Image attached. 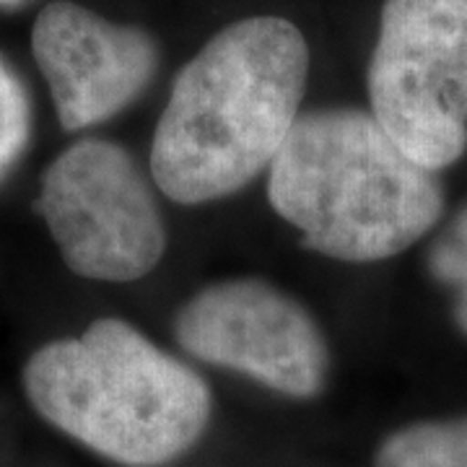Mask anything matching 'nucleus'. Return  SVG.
I'll list each match as a JSON object with an SVG mask.
<instances>
[{"label":"nucleus","instance_id":"f257e3e1","mask_svg":"<svg viewBox=\"0 0 467 467\" xmlns=\"http://www.w3.org/2000/svg\"><path fill=\"white\" fill-rule=\"evenodd\" d=\"M309 47L296 24L252 16L177 73L150 143L153 184L180 205L239 192L275 161L301 115Z\"/></svg>","mask_w":467,"mask_h":467},{"label":"nucleus","instance_id":"f03ea898","mask_svg":"<svg viewBox=\"0 0 467 467\" xmlns=\"http://www.w3.org/2000/svg\"><path fill=\"white\" fill-rule=\"evenodd\" d=\"M267 171L275 213L340 263L400 254L434 229L447 202L439 174L353 107L301 112Z\"/></svg>","mask_w":467,"mask_h":467},{"label":"nucleus","instance_id":"7ed1b4c3","mask_svg":"<svg viewBox=\"0 0 467 467\" xmlns=\"http://www.w3.org/2000/svg\"><path fill=\"white\" fill-rule=\"evenodd\" d=\"M24 387L52 426L128 467L171 462L211 420V387L201 374L115 317L36 350Z\"/></svg>","mask_w":467,"mask_h":467},{"label":"nucleus","instance_id":"20e7f679","mask_svg":"<svg viewBox=\"0 0 467 467\" xmlns=\"http://www.w3.org/2000/svg\"><path fill=\"white\" fill-rule=\"evenodd\" d=\"M371 117L416 164L467 150V0H384L367 73Z\"/></svg>","mask_w":467,"mask_h":467},{"label":"nucleus","instance_id":"39448f33","mask_svg":"<svg viewBox=\"0 0 467 467\" xmlns=\"http://www.w3.org/2000/svg\"><path fill=\"white\" fill-rule=\"evenodd\" d=\"M39 213L66 265L91 281H138L167 252L153 184L109 140L88 138L52 161L42 177Z\"/></svg>","mask_w":467,"mask_h":467},{"label":"nucleus","instance_id":"423d86ee","mask_svg":"<svg viewBox=\"0 0 467 467\" xmlns=\"http://www.w3.org/2000/svg\"><path fill=\"white\" fill-rule=\"evenodd\" d=\"M174 335L190 356L285 398L306 400L327 384L330 348L317 319L260 278L205 285L180 309Z\"/></svg>","mask_w":467,"mask_h":467},{"label":"nucleus","instance_id":"0eeeda50","mask_svg":"<svg viewBox=\"0 0 467 467\" xmlns=\"http://www.w3.org/2000/svg\"><path fill=\"white\" fill-rule=\"evenodd\" d=\"M32 50L66 130L99 125L130 107L159 67V45L149 32L70 0L42 8Z\"/></svg>","mask_w":467,"mask_h":467},{"label":"nucleus","instance_id":"6e6552de","mask_svg":"<svg viewBox=\"0 0 467 467\" xmlns=\"http://www.w3.org/2000/svg\"><path fill=\"white\" fill-rule=\"evenodd\" d=\"M374 467H467V416L402 426L379 444Z\"/></svg>","mask_w":467,"mask_h":467},{"label":"nucleus","instance_id":"1a4fd4ad","mask_svg":"<svg viewBox=\"0 0 467 467\" xmlns=\"http://www.w3.org/2000/svg\"><path fill=\"white\" fill-rule=\"evenodd\" d=\"M429 273L451 291V317L467 335V202L431 242Z\"/></svg>","mask_w":467,"mask_h":467},{"label":"nucleus","instance_id":"9d476101","mask_svg":"<svg viewBox=\"0 0 467 467\" xmlns=\"http://www.w3.org/2000/svg\"><path fill=\"white\" fill-rule=\"evenodd\" d=\"M29 135V101L24 86L0 60V174L14 164Z\"/></svg>","mask_w":467,"mask_h":467},{"label":"nucleus","instance_id":"9b49d317","mask_svg":"<svg viewBox=\"0 0 467 467\" xmlns=\"http://www.w3.org/2000/svg\"><path fill=\"white\" fill-rule=\"evenodd\" d=\"M0 3H16V0H0Z\"/></svg>","mask_w":467,"mask_h":467}]
</instances>
